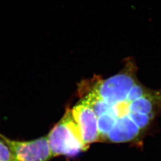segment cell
Instances as JSON below:
<instances>
[{
  "instance_id": "obj_1",
  "label": "cell",
  "mask_w": 161,
  "mask_h": 161,
  "mask_svg": "<svg viewBox=\"0 0 161 161\" xmlns=\"http://www.w3.org/2000/svg\"><path fill=\"white\" fill-rule=\"evenodd\" d=\"M134 58H127L115 75L82 80L78 92L97 118L98 142L142 144L144 134L161 112V88L151 90L137 77Z\"/></svg>"
},
{
  "instance_id": "obj_2",
  "label": "cell",
  "mask_w": 161,
  "mask_h": 161,
  "mask_svg": "<svg viewBox=\"0 0 161 161\" xmlns=\"http://www.w3.org/2000/svg\"><path fill=\"white\" fill-rule=\"evenodd\" d=\"M47 137L53 158L60 155L74 157L86 150L71 109L66 110Z\"/></svg>"
},
{
  "instance_id": "obj_3",
  "label": "cell",
  "mask_w": 161,
  "mask_h": 161,
  "mask_svg": "<svg viewBox=\"0 0 161 161\" xmlns=\"http://www.w3.org/2000/svg\"><path fill=\"white\" fill-rule=\"evenodd\" d=\"M14 156L16 161H48L53 158L47 135L36 140H12L0 134Z\"/></svg>"
},
{
  "instance_id": "obj_4",
  "label": "cell",
  "mask_w": 161,
  "mask_h": 161,
  "mask_svg": "<svg viewBox=\"0 0 161 161\" xmlns=\"http://www.w3.org/2000/svg\"><path fill=\"white\" fill-rule=\"evenodd\" d=\"M71 110L80 128L82 142L87 150L91 144L99 141L97 116L92 108L80 100Z\"/></svg>"
},
{
  "instance_id": "obj_5",
  "label": "cell",
  "mask_w": 161,
  "mask_h": 161,
  "mask_svg": "<svg viewBox=\"0 0 161 161\" xmlns=\"http://www.w3.org/2000/svg\"><path fill=\"white\" fill-rule=\"evenodd\" d=\"M0 161H16L8 145L0 137Z\"/></svg>"
}]
</instances>
